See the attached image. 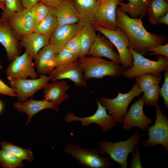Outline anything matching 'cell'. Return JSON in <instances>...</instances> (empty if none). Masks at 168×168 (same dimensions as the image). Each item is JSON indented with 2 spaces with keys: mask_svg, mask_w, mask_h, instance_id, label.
Instances as JSON below:
<instances>
[{
  "mask_svg": "<svg viewBox=\"0 0 168 168\" xmlns=\"http://www.w3.org/2000/svg\"><path fill=\"white\" fill-rule=\"evenodd\" d=\"M5 8L2 11L1 18L8 20L13 13L24 9L20 0H5Z\"/></svg>",
  "mask_w": 168,
  "mask_h": 168,
  "instance_id": "34",
  "label": "cell"
},
{
  "mask_svg": "<svg viewBox=\"0 0 168 168\" xmlns=\"http://www.w3.org/2000/svg\"><path fill=\"white\" fill-rule=\"evenodd\" d=\"M88 56L107 58L120 64L119 54L114 50L113 44L104 35H97L96 38L90 49Z\"/></svg>",
  "mask_w": 168,
  "mask_h": 168,
  "instance_id": "20",
  "label": "cell"
},
{
  "mask_svg": "<svg viewBox=\"0 0 168 168\" xmlns=\"http://www.w3.org/2000/svg\"><path fill=\"white\" fill-rule=\"evenodd\" d=\"M142 92L136 82L128 92L123 93L119 91L117 96L114 98L102 97L99 101L119 124L121 123L131 101L135 97L139 96Z\"/></svg>",
  "mask_w": 168,
  "mask_h": 168,
  "instance_id": "6",
  "label": "cell"
},
{
  "mask_svg": "<svg viewBox=\"0 0 168 168\" xmlns=\"http://www.w3.org/2000/svg\"><path fill=\"white\" fill-rule=\"evenodd\" d=\"M57 26L55 8H51L46 17L36 26L34 32L49 39Z\"/></svg>",
  "mask_w": 168,
  "mask_h": 168,
  "instance_id": "26",
  "label": "cell"
},
{
  "mask_svg": "<svg viewBox=\"0 0 168 168\" xmlns=\"http://www.w3.org/2000/svg\"><path fill=\"white\" fill-rule=\"evenodd\" d=\"M0 43L5 49L8 62L21 54V48L8 20L0 18Z\"/></svg>",
  "mask_w": 168,
  "mask_h": 168,
  "instance_id": "15",
  "label": "cell"
},
{
  "mask_svg": "<svg viewBox=\"0 0 168 168\" xmlns=\"http://www.w3.org/2000/svg\"><path fill=\"white\" fill-rule=\"evenodd\" d=\"M63 0H40V2L51 8H56Z\"/></svg>",
  "mask_w": 168,
  "mask_h": 168,
  "instance_id": "41",
  "label": "cell"
},
{
  "mask_svg": "<svg viewBox=\"0 0 168 168\" xmlns=\"http://www.w3.org/2000/svg\"><path fill=\"white\" fill-rule=\"evenodd\" d=\"M144 105L142 97H141L131 105L121 121L125 130H130L134 127H137L145 130L152 123V120L147 117L144 113Z\"/></svg>",
  "mask_w": 168,
  "mask_h": 168,
  "instance_id": "14",
  "label": "cell"
},
{
  "mask_svg": "<svg viewBox=\"0 0 168 168\" xmlns=\"http://www.w3.org/2000/svg\"><path fill=\"white\" fill-rule=\"evenodd\" d=\"M78 57L69 50L63 48L55 57L54 62L56 66L77 60Z\"/></svg>",
  "mask_w": 168,
  "mask_h": 168,
  "instance_id": "35",
  "label": "cell"
},
{
  "mask_svg": "<svg viewBox=\"0 0 168 168\" xmlns=\"http://www.w3.org/2000/svg\"><path fill=\"white\" fill-rule=\"evenodd\" d=\"M97 109L93 115L86 117H79L72 112L68 113L65 116L64 121L66 123L80 121L83 127L88 126L91 123L99 125L104 133L109 131L114 127L118 126V124L115 119L108 114L106 109L97 100Z\"/></svg>",
  "mask_w": 168,
  "mask_h": 168,
  "instance_id": "9",
  "label": "cell"
},
{
  "mask_svg": "<svg viewBox=\"0 0 168 168\" xmlns=\"http://www.w3.org/2000/svg\"><path fill=\"white\" fill-rule=\"evenodd\" d=\"M0 2L5 4V0H0Z\"/></svg>",
  "mask_w": 168,
  "mask_h": 168,
  "instance_id": "47",
  "label": "cell"
},
{
  "mask_svg": "<svg viewBox=\"0 0 168 168\" xmlns=\"http://www.w3.org/2000/svg\"><path fill=\"white\" fill-rule=\"evenodd\" d=\"M163 24L168 25V12L163 16L158 18L157 24Z\"/></svg>",
  "mask_w": 168,
  "mask_h": 168,
  "instance_id": "43",
  "label": "cell"
},
{
  "mask_svg": "<svg viewBox=\"0 0 168 168\" xmlns=\"http://www.w3.org/2000/svg\"><path fill=\"white\" fill-rule=\"evenodd\" d=\"M0 165L4 168H22L23 161L9 150L2 148L0 150Z\"/></svg>",
  "mask_w": 168,
  "mask_h": 168,
  "instance_id": "30",
  "label": "cell"
},
{
  "mask_svg": "<svg viewBox=\"0 0 168 168\" xmlns=\"http://www.w3.org/2000/svg\"><path fill=\"white\" fill-rule=\"evenodd\" d=\"M84 25L80 20L75 23L58 26L49 39V44L58 53L68 41L81 31Z\"/></svg>",
  "mask_w": 168,
  "mask_h": 168,
  "instance_id": "17",
  "label": "cell"
},
{
  "mask_svg": "<svg viewBox=\"0 0 168 168\" xmlns=\"http://www.w3.org/2000/svg\"><path fill=\"white\" fill-rule=\"evenodd\" d=\"M24 8H30L40 2V0H20Z\"/></svg>",
  "mask_w": 168,
  "mask_h": 168,
  "instance_id": "42",
  "label": "cell"
},
{
  "mask_svg": "<svg viewBox=\"0 0 168 168\" xmlns=\"http://www.w3.org/2000/svg\"><path fill=\"white\" fill-rule=\"evenodd\" d=\"M3 108V105L2 102L0 100V113L2 112Z\"/></svg>",
  "mask_w": 168,
  "mask_h": 168,
  "instance_id": "45",
  "label": "cell"
},
{
  "mask_svg": "<svg viewBox=\"0 0 168 168\" xmlns=\"http://www.w3.org/2000/svg\"><path fill=\"white\" fill-rule=\"evenodd\" d=\"M55 10L58 26L75 23L80 21L72 0H63Z\"/></svg>",
  "mask_w": 168,
  "mask_h": 168,
  "instance_id": "22",
  "label": "cell"
},
{
  "mask_svg": "<svg viewBox=\"0 0 168 168\" xmlns=\"http://www.w3.org/2000/svg\"><path fill=\"white\" fill-rule=\"evenodd\" d=\"M133 57L132 66L126 69L123 75L127 78L136 77L147 73L161 76V72L168 68V58L158 55L157 60L153 61L144 57L129 47Z\"/></svg>",
  "mask_w": 168,
  "mask_h": 168,
  "instance_id": "4",
  "label": "cell"
},
{
  "mask_svg": "<svg viewBox=\"0 0 168 168\" xmlns=\"http://www.w3.org/2000/svg\"><path fill=\"white\" fill-rule=\"evenodd\" d=\"M13 106L19 112L27 114L28 119L26 126L30 122L33 116L41 110L50 109L57 112L58 110V106L49 101L44 99L36 100L32 98L23 102L15 101L13 103Z\"/></svg>",
  "mask_w": 168,
  "mask_h": 168,
  "instance_id": "18",
  "label": "cell"
},
{
  "mask_svg": "<svg viewBox=\"0 0 168 168\" xmlns=\"http://www.w3.org/2000/svg\"><path fill=\"white\" fill-rule=\"evenodd\" d=\"M3 66L1 64L0 60V70H1Z\"/></svg>",
  "mask_w": 168,
  "mask_h": 168,
  "instance_id": "46",
  "label": "cell"
},
{
  "mask_svg": "<svg viewBox=\"0 0 168 168\" xmlns=\"http://www.w3.org/2000/svg\"><path fill=\"white\" fill-rule=\"evenodd\" d=\"M5 8V5L4 3L0 2V8L3 11Z\"/></svg>",
  "mask_w": 168,
  "mask_h": 168,
  "instance_id": "44",
  "label": "cell"
},
{
  "mask_svg": "<svg viewBox=\"0 0 168 168\" xmlns=\"http://www.w3.org/2000/svg\"><path fill=\"white\" fill-rule=\"evenodd\" d=\"M121 0H103L92 18L91 23L94 26L115 30L117 27L116 9Z\"/></svg>",
  "mask_w": 168,
  "mask_h": 168,
  "instance_id": "13",
  "label": "cell"
},
{
  "mask_svg": "<svg viewBox=\"0 0 168 168\" xmlns=\"http://www.w3.org/2000/svg\"><path fill=\"white\" fill-rule=\"evenodd\" d=\"M80 32L68 41L63 47L70 50L78 58L81 54Z\"/></svg>",
  "mask_w": 168,
  "mask_h": 168,
  "instance_id": "36",
  "label": "cell"
},
{
  "mask_svg": "<svg viewBox=\"0 0 168 168\" xmlns=\"http://www.w3.org/2000/svg\"><path fill=\"white\" fill-rule=\"evenodd\" d=\"M0 144L2 148L9 150L16 157L22 161L26 160L31 162L34 159L32 152L30 148L25 149L12 143L3 141Z\"/></svg>",
  "mask_w": 168,
  "mask_h": 168,
  "instance_id": "29",
  "label": "cell"
},
{
  "mask_svg": "<svg viewBox=\"0 0 168 168\" xmlns=\"http://www.w3.org/2000/svg\"><path fill=\"white\" fill-rule=\"evenodd\" d=\"M72 1L79 13L80 20L84 25L91 24L100 2L97 0Z\"/></svg>",
  "mask_w": 168,
  "mask_h": 168,
  "instance_id": "24",
  "label": "cell"
},
{
  "mask_svg": "<svg viewBox=\"0 0 168 168\" xmlns=\"http://www.w3.org/2000/svg\"><path fill=\"white\" fill-rule=\"evenodd\" d=\"M136 83L142 92L151 86L160 84L161 82V76L152 73H147L137 77Z\"/></svg>",
  "mask_w": 168,
  "mask_h": 168,
  "instance_id": "31",
  "label": "cell"
},
{
  "mask_svg": "<svg viewBox=\"0 0 168 168\" xmlns=\"http://www.w3.org/2000/svg\"><path fill=\"white\" fill-rule=\"evenodd\" d=\"M0 94L7 95L11 97H16V95L10 86L6 84L0 79Z\"/></svg>",
  "mask_w": 168,
  "mask_h": 168,
  "instance_id": "40",
  "label": "cell"
},
{
  "mask_svg": "<svg viewBox=\"0 0 168 168\" xmlns=\"http://www.w3.org/2000/svg\"><path fill=\"white\" fill-rule=\"evenodd\" d=\"M33 59L26 51L15 57L7 66L6 73L8 81L13 79H25L37 78Z\"/></svg>",
  "mask_w": 168,
  "mask_h": 168,
  "instance_id": "10",
  "label": "cell"
},
{
  "mask_svg": "<svg viewBox=\"0 0 168 168\" xmlns=\"http://www.w3.org/2000/svg\"><path fill=\"white\" fill-rule=\"evenodd\" d=\"M160 87L159 84L153 85L143 91L142 97L144 104L156 106L160 97Z\"/></svg>",
  "mask_w": 168,
  "mask_h": 168,
  "instance_id": "32",
  "label": "cell"
},
{
  "mask_svg": "<svg viewBox=\"0 0 168 168\" xmlns=\"http://www.w3.org/2000/svg\"><path fill=\"white\" fill-rule=\"evenodd\" d=\"M168 12V2L167 0H149L147 12L148 20L152 25L157 24L158 18Z\"/></svg>",
  "mask_w": 168,
  "mask_h": 168,
  "instance_id": "27",
  "label": "cell"
},
{
  "mask_svg": "<svg viewBox=\"0 0 168 168\" xmlns=\"http://www.w3.org/2000/svg\"><path fill=\"white\" fill-rule=\"evenodd\" d=\"M57 53L49 44L39 51L34 59V65L39 75L48 74L55 68L54 58Z\"/></svg>",
  "mask_w": 168,
  "mask_h": 168,
  "instance_id": "21",
  "label": "cell"
},
{
  "mask_svg": "<svg viewBox=\"0 0 168 168\" xmlns=\"http://www.w3.org/2000/svg\"><path fill=\"white\" fill-rule=\"evenodd\" d=\"M135 151L133 152V158L130 165V168H142L139 149L138 146L135 148Z\"/></svg>",
  "mask_w": 168,
  "mask_h": 168,
  "instance_id": "39",
  "label": "cell"
},
{
  "mask_svg": "<svg viewBox=\"0 0 168 168\" xmlns=\"http://www.w3.org/2000/svg\"></svg>",
  "mask_w": 168,
  "mask_h": 168,
  "instance_id": "49",
  "label": "cell"
},
{
  "mask_svg": "<svg viewBox=\"0 0 168 168\" xmlns=\"http://www.w3.org/2000/svg\"><path fill=\"white\" fill-rule=\"evenodd\" d=\"M142 136L138 132L133 133L127 140L113 142L107 140L100 141L97 149L100 154H108L121 168L128 167L127 157L133 153Z\"/></svg>",
  "mask_w": 168,
  "mask_h": 168,
  "instance_id": "3",
  "label": "cell"
},
{
  "mask_svg": "<svg viewBox=\"0 0 168 168\" xmlns=\"http://www.w3.org/2000/svg\"><path fill=\"white\" fill-rule=\"evenodd\" d=\"M103 0H97V1H98V2H101V1H102Z\"/></svg>",
  "mask_w": 168,
  "mask_h": 168,
  "instance_id": "48",
  "label": "cell"
},
{
  "mask_svg": "<svg viewBox=\"0 0 168 168\" xmlns=\"http://www.w3.org/2000/svg\"><path fill=\"white\" fill-rule=\"evenodd\" d=\"M164 79L163 85L160 88V95L164 100V104L168 108V68L164 71Z\"/></svg>",
  "mask_w": 168,
  "mask_h": 168,
  "instance_id": "37",
  "label": "cell"
},
{
  "mask_svg": "<svg viewBox=\"0 0 168 168\" xmlns=\"http://www.w3.org/2000/svg\"><path fill=\"white\" fill-rule=\"evenodd\" d=\"M51 8L40 2L30 8L35 27L46 17Z\"/></svg>",
  "mask_w": 168,
  "mask_h": 168,
  "instance_id": "33",
  "label": "cell"
},
{
  "mask_svg": "<svg viewBox=\"0 0 168 168\" xmlns=\"http://www.w3.org/2000/svg\"><path fill=\"white\" fill-rule=\"evenodd\" d=\"M22 48L34 59L39 51L49 44V39L46 37L34 32L23 36L19 41Z\"/></svg>",
  "mask_w": 168,
  "mask_h": 168,
  "instance_id": "23",
  "label": "cell"
},
{
  "mask_svg": "<svg viewBox=\"0 0 168 168\" xmlns=\"http://www.w3.org/2000/svg\"><path fill=\"white\" fill-rule=\"evenodd\" d=\"M36 79H13L9 81L10 86L15 92L18 101H24L31 98L38 91L43 89L50 80L46 74L39 75Z\"/></svg>",
  "mask_w": 168,
  "mask_h": 168,
  "instance_id": "11",
  "label": "cell"
},
{
  "mask_svg": "<svg viewBox=\"0 0 168 168\" xmlns=\"http://www.w3.org/2000/svg\"><path fill=\"white\" fill-rule=\"evenodd\" d=\"M85 79L101 78L106 76L112 77L123 75L126 69L120 64L101 57L88 56L78 59Z\"/></svg>",
  "mask_w": 168,
  "mask_h": 168,
  "instance_id": "2",
  "label": "cell"
},
{
  "mask_svg": "<svg viewBox=\"0 0 168 168\" xmlns=\"http://www.w3.org/2000/svg\"><path fill=\"white\" fill-rule=\"evenodd\" d=\"M51 82L48 83L44 88L43 96L44 100L58 106L69 97L66 92L70 86L63 80Z\"/></svg>",
  "mask_w": 168,
  "mask_h": 168,
  "instance_id": "19",
  "label": "cell"
},
{
  "mask_svg": "<svg viewBox=\"0 0 168 168\" xmlns=\"http://www.w3.org/2000/svg\"><path fill=\"white\" fill-rule=\"evenodd\" d=\"M127 3L122 1L120 3L119 9L123 13H127L130 17L138 18L140 16L143 17L146 15L147 7L149 0H127Z\"/></svg>",
  "mask_w": 168,
  "mask_h": 168,
  "instance_id": "25",
  "label": "cell"
},
{
  "mask_svg": "<svg viewBox=\"0 0 168 168\" xmlns=\"http://www.w3.org/2000/svg\"><path fill=\"white\" fill-rule=\"evenodd\" d=\"M8 20L19 41L24 35L33 32L35 27L30 8H24L13 13Z\"/></svg>",
  "mask_w": 168,
  "mask_h": 168,
  "instance_id": "16",
  "label": "cell"
},
{
  "mask_svg": "<svg viewBox=\"0 0 168 168\" xmlns=\"http://www.w3.org/2000/svg\"><path fill=\"white\" fill-rule=\"evenodd\" d=\"M156 106V118L154 124L148 127L147 139L142 142L147 148L160 144L163 146L165 152L168 151V119L162 112L158 103Z\"/></svg>",
  "mask_w": 168,
  "mask_h": 168,
  "instance_id": "7",
  "label": "cell"
},
{
  "mask_svg": "<svg viewBox=\"0 0 168 168\" xmlns=\"http://www.w3.org/2000/svg\"><path fill=\"white\" fill-rule=\"evenodd\" d=\"M148 51L150 55H160L168 58V43L151 47Z\"/></svg>",
  "mask_w": 168,
  "mask_h": 168,
  "instance_id": "38",
  "label": "cell"
},
{
  "mask_svg": "<svg viewBox=\"0 0 168 168\" xmlns=\"http://www.w3.org/2000/svg\"><path fill=\"white\" fill-rule=\"evenodd\" d=\"M94 27L91 24L84 25L80 32L81 54L80 57L87 55L88 51L96 40L97 35Z\"/></svg>",
  "mask_w": 168,
  "mask_h": 168,
  "instance_id": "28",
  "label": "cell"
},
{
  "mask_svg": "<svg viewBox=\"0 0 168 168\" xmlns=\"http://www.w3.org/2000/svg\"><path fill=\"white\" fill-rule=\"evenodd\" d=\"M117 27L123 30L129 40V47L142 55L149 54L148 49L162 44L167 40L165 36L157 35L147 31L143 25L142 16L133 18L116 9Z\"/></svg>",
  "mask_w": 168,
  "mask_h": 168,
  "instance_id": "1",
  "label": "cell"
},
{
  "mask_svg": "<svg viewBox=\"0 0 168 168\" xmlns=\"http://www.w3.org/2000/svg\"><path fill=\"white\" fill-rule=\"evenodd\" d=\"M48 74L51 81L68 79L73 82L77 86H87L78 59L56 66Z\"/></svg>",
  "mask_w": 168,
  "mask_h": 168,
  "instance_id": "12",
  "label": "cell"
},
{
  "mask_svg": "<svg viewBox=\"0 0 168 168\" xmlns=\"http://www.w3.org/2000/svg\"><path fill=\"white\" fill-rule=\"evenodd\" d=\"M65 152L72 156L81 166L88 168H110L113 164L108 157H102L97 149L82 148L72 143L64 147Z\"/></svg>",
  "mask_w": 168,
  "mask_h": 168,
  "instance_id": "5",
  "label": "cell"
},
{
  "mask_svg": "<svg viewBox=\"0 0 168 168\" xmlns=\"http://www.w3.org/2000/svg\"><path fill=\"white\" fill-rule=\"evenodd\" d=\"M94 27L96 31L102 34L116 47L120 64L126 69L131 67L133 64V57L129 49L128 37L125 32L118 27L115 30H110Z\"/></svg>",
  "mask_w": 168,
  "mask_h": 168,
  "instance_id": "8",
  "label": "cell"
}]
</instances>
